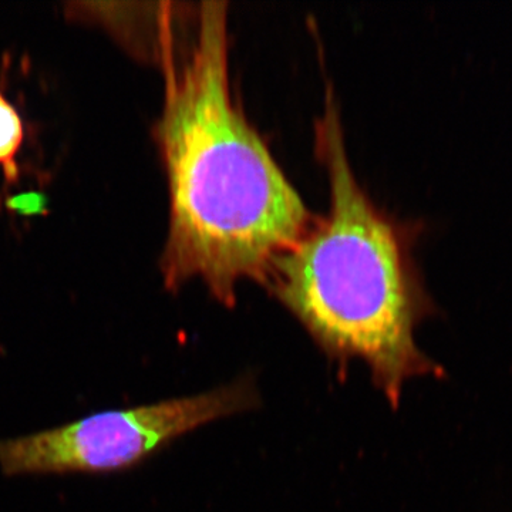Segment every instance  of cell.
<instances>
[{
    "label": "cell",
    "mask_w": 512,
    "mask_h": 512,
    "mask_svg": "<svg viewBox=\"0 0 512 512\" xmlns=\"http://www.w3.org/2000/svg\"><path fill=\"white\" fill-rule=\"evenodd\" d=\"M23 141V124L19 114L0 94V164L6 173L16 175L15 156Z\"/></svg>",
    "instance_id": "cell-4"
},
{
    "label": "cell",
    "mask_w": 512,
    "mask_h": 512,
    "mask_svg": "<svg viewBox=\"0 0 512 512\" xmlns=\"http://www.w3.org/2000/svg\"><path fill=\"white\" fill-rule=\"evenodd\" d=\"M12 205L15 208H20L22 211H28V208H30V211L36 212V207L40 205V201L37 195L30 197V200L29 195H23V197L15 198V200L12 201Z\"/></svg>",
    "instance_id": "cell-5"
},
{
    "label": "cell",
    "mask_w": 512,
    "mask_h": 512,
    "mask_svg": "<svg viewBox=\"0 0 512 512\" xmlns=\"http://www.w3.org/2000/svg\"><path fill=\"white\" fill-rule=\"evenodd\" d=\"M227 8L200 3L183 60L165 59L157 140L170 188L165 286L200 278L232 306L238 282L265 284L312 218L232 97Z\"/></svg>",
    "instance_id": "cell-1"
},
{
    "label": "cell",
    "mask_w": 512,
    "mask_h": 512,
    "mask_svg": "<svg viewBox=\"0 0 512 512\" xmlns=\"http://www.w3.org/2000/svg\"><path fill=\"white\" fill-rule=\"evenodd\" d=\"M316 143L328 171L329 215L276 259L265 285L330 360L365 362L396 410L410 380L446 377L414 336L436 309L413 264L409 229L377 210L357 183L332 93Z\"/></svg>",
    "instance_id": "cell-2"
},
{
    "label": "cell",
    "mask_w": 512,
    "mask_h": 512,
    "mask_svg": "<svg viewBox=\"0 0 512 512\" xmlns=\"http://www.w3.org/2000/svg\"><path fill=\"white\" fill-rule=\"evenodd\" d=\"M259 406L255 377L244 375L194 396L107 410L28 436L0 439V471L18 477L128 470L198 427Z\"/></svg>",
    "instance_id": "cell-3"
}]
</instances>
